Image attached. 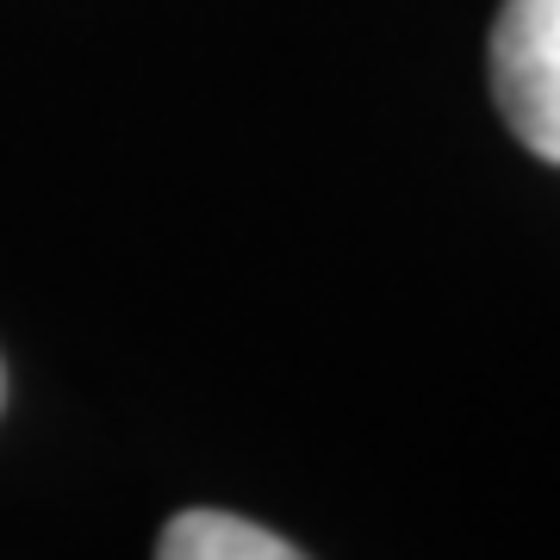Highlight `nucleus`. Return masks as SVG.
Wrapping results in <instances>:
<instances>
[{"label": "nucleus", "instance_id": "f257e3e1", "mask_svg": "<svg viewBox=\"0 0 560 560\" xmlns=\"http://www.w3.org/2000/svg\"><path fill=\"white\" fill-rule=\"evenodd\" d=\"M492 94L541 162H560V0H504L492 32Z\"/></svg>", "mask_w": 560, "mask_h": 560}, {"label": "nucleus", "instance_id": "f03ea898", "mask_svg": "<svg viewBox=\"0 0 560 560\" xmlns=\"http://www.w3.org/2000/svg\"><path fill=\"white\" fill-rule=\"evenodd\" d=\"M156 555L162 560H293L300 548L249 517H231V511H187V517L162 529Z\"/></svg>", "mask_w": 560, "mask_h": 560}, {"label": "nucleus", "instance_id": "7ed1b4c3", "mask_svg": "<svg viewBox=\"0 0 560 560\" xmlns=\"http://www.w3.org/2000/svg\"><path fill=\"white\" fill-rule=\"evenodd\" d=\"M0 399H7V374H0Z\"/></svg>", "mask_w": 560, "mask_h": 560}]
</instances>
